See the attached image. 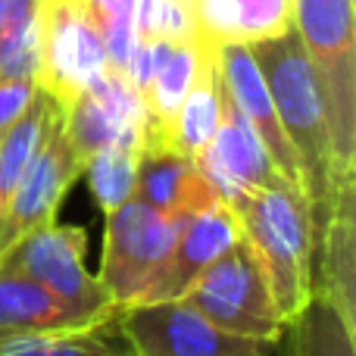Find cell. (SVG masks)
<instances>
[{
  "label": "cell",
  "instance_id": "cell-1",
  "mask_svg": "<svg viewBox=\"0 0 356 356\" xmlns=\"http://www.w3.org/2000/svg\"><path fill=\"white\" fill-rule=\"evenodd\" d=\"M247 47L263 72L275 116L294 147L297 163H300L303 197H307L309 219H313V238H319V232L332 216L338 181H334L332 138H328V119L319 85H316V72L309 66V56L294 25L282 35L250 41Z\"/></svg>",
  "mask_w": 356,
  "mask_h": 356
},
{
  "label": "cell",
  "instance_id": "cell-2",
  "mask_svg": "<svg viewBox=\"0 0 356 356\" xmlns=\"http://www.w3.org/2000/svg\"><path fill=\"white\" fill-rule=\"evenodd\" d=\"M228 209L238 219L241 238L263 266L282 322H291L313 294L316 238L307 197L294 184L282 181L247 191L228 203Z\"/></svg>",
  "mask_w": 356,
  "mask_h": 356
},
{
  "label": "cell",
  "instance_id": "cell-3",
  "mask_svg": "<svg viewBox=\"0 0 356 356\" xmlns=\"http://www.w3.org/2000/svg\"><path fill=\"white\" fill-rule=\"evenodd\" d=\"M291 25L316 72L332 138L334 181H356V41L353 0H291Z\"/></svg>",
  "mask_w": 356,
  "mask_h": 356
},
{
  "label": "cell",
  "instance_id": "cell-4",
  "mask_svg": "<svg viewBox=\"0 0 356 356\" xmlns=\"http://www.w3.org/2000/svg\"><path fill=\"white\" fill-rule=\"evenodd\" d=\"M181 219L141 200H125L104 216V257L97 278L119 309L147 303L172 253Z\"/></svg>",
  "mask_w": 356,
  "mask_h": 356
},
{
  "label": "cell",
  "instance_id": "cell-5",
  "mask_svg": "<svg viewBox=\"0 0 356 356\" xmlns=\"http://www.w3.org/2000/svg\"><path fill=\"white\" fill-rule=\"evenodd\" d=\"M85 241V228L54 219L6 247L0 253V269L35 282L85 319L104 322L116 316L119 307L104 291L97 272L88 269Z\"/></svg>",
  "mask_w": 356,
  "mask_h": 356
},
{
  "label": "cell",
  "instance_id": "cell-6",
  "mask_svg": "<svg viewBox=\"0 0 356 356\" xmlns=\"http://www.w3.org/2000/svg\"><path fill=\"white\" fill-rule=\"evenodd\" d=\"M184 300L200 316H207L216 328L238 334V338L278 344L284 332V322L275 309V300H272L266 272L244 238L234 241L191 284Z\"/></svg>",
  "mask_w": 356,
  "mask_h": 356
},
{
  "label": "cell",
  "instance_id": "cell-7",
  "mask_svg": "<svg viewBox=\"0 0 356 356\" xmlns=\"http://www.w3.org/2000/svg\"><path fill=\"white\" fill-rule=\"evenodd\" d=\"M106 72V47L91 0H41L38 85L66 110Z\"/></svg>",
  "mask_w": 356,
  "mask_h": 356
},
{
  "label": "cell",
  "instance_id": "cell-8",
  "mask_svg": "<svg viewBox=\"0 0 356 356\" xmlns=\"http://www.w3.org/2000/svg\"><path fill=\"white\" fill-rule=\"evenodd\" d=\"M119 325L135 356H257L278 344L247 341L216 328L184 297L119 309Z\"/></svg>",
  "mask_w": 356,
  "mask_h": 356
},
{
  "label": "cell",
  "instance_id": "cell-9",
  "mask_svg": "<svg viewBox=\"0 0 356 356\" xmlns=\"http://www.w3.org/2000/svg\"><path fill=\"white\" fill-rule=\"evenodd\" d=\"M63 131L81 160L106 147H144L147 106L122 72H106L63 110Z\"/></svg>",
  "mask_w": 356,
  "mask_h": 356
},
{
  "label": "cell",
  "instance_id": "cell-10",
  "mask_svg": "<svg viewBox=\"0 0 356 356\" xmlns=\"http://www.w3.org/2000/svg\"><path fill=\"white\" fill-rule=\"evenodd\" d=\"M81 169H85V160L69 144L60 116L6 203V213L0 219V253L29 232L56 219V209L75 184V178L81 175Z\"/></svg>",
  "mask_w": 356,
  "mask_h": 356
},
{
  "label": "cell",
  "instance_id": "cell-11",
  "mask_svg": "<svg viewBox=\"0 0 356 356\" xmlns=\"http://www.w3.org/2000/svg\"><path fill=\"white\" fill-rule=\"evenodd\" d=\"M219 97H222L219 129H216L213 141L197 154L194 163L200 169V175L207 178V184L213 188V194L228 207L247 191L272 188V184H282L284 178L275 169V163L269 160L263 141L250 129L244 113L238 110L232 94L225 91L222 79H219Z\"/></svg>",
  "mask_w": 356,
  "mask_h": 356
},
{
  "label": "cell",
  "instance_id": "cell-12",
  "mask_svg": "<svg viewBox=\"0 0 356 356\" xmlns=\"http://www.w3.org/2000/svg\"><path fill=\"white\" fill-rule=\"evenodd\" d=\"M216 69H219V79H222V85H225V91L232 94L238 110L244 113L250 129L257 131V138L263 141L266 154H269V160L275 163V169L282 172V178L288 184H294V188L303 194L300 163H297L294 147H291L288 135H284L282 122H278V116H275L269 88H266L257 60L250 56V47L241 41L219 44V47H216Z\"/></svg>",
  "mask_w": 356,
  "mask_h": 356
},
{
  "label": "cell",
  "instance_id": "cell-13",
  "mask_svg": "<svg viewBox=\"0 0 356 356\" xmlns=\"http://www.w3.org/2000/svg\"><path fill=\"white\" fill-rule=\"evenodd\" d=\"M238 238H241L238 219H234V213L222 200L184 216L181 228H178V238L172 244V253H169V259H166V269H163L156 288L150 291L147 303L184 297L191 284H194Z\"/></svg>",
  "mask_w": 356,
  "mask_h": 356
},
{
  "label": "cell",
  "instance_id": "cell-14",
  "mask_svg": "<svg viewBox=\"0 0 356 356\" xmlns=\"http://www.w3.org/2000/svg\"><path fill=\"white\" fill-rule=\"evenodd\" d=\"M313 291L356 328V181L341 184L313 247Z\"/></svg>",
  "mask_w": 356,
  "mask_h": 356
},
{
  "label": "cell",
  "instance_id": "cell-15",
  "mask_svg": "<svg viewBox=\"0 0 356 356\" xmlns=\"http://www.w3.org/2000/svg\"><path fill=\"white\" fill-rule=\"evenodd\" d=\"M131 197L175 219H184L219 200L191 156H181L178 150L156 141H144Z\"/></svg>",
  "mask_w": 356,
  "mask_h": 356
},
{
  "label": "cell",
  "instance_id": "cell-16",
  "mask_svg": "<svg viewBox=\"0 0 356 356\" xmlns=\"http://www.w3.org/2000/svg\"><path fill=\"white\" fill-rule=\"evenodd\" d=\"M97 322L85 319L72 307L50 297L44 288L22 275L0 269V344L25 334L66 332V328H88Z\"/></svg>",
  "mask_w": 356,
  "mask_h": 356
},
{
  "label": "cell",
  "instance_id": "cell-17",
  "mask_svg": "<svg viewBox=\"0 0 356 356\" xmlns=\"http://www.w3.org/2000/svg\"><path fill=\"white\" fill-rule=\"evenodd\" d=\"M197 29L216 47L282 35L291 29V0H200Z\"/></svg>",
  "mask_w": 356,
  "mask_h": 356
},
{
  "label": "cell",
  "instance_id": "cell-18",
  "mask_svg": "<svg viewBox=\"0 0 356 356\" xmlns=\"http://www.w3.org/2000/svg\"><path fill=\"white\" fill-rule=\"evenodd\" d=\"M219 119H222V97H219V69H216V50H213L207 56V63L200 66V72H197L188 97L178 106L172 125L163 135H144V141L166 144L181 156L197 160V154L213 141Z\"/></svg>",
  "mask_w": 356,
  "mask_h": 356
},
{
  "label": "cell",
  "instance_id": "cell-19",
  "mask_svg": "<svg viewBox=\"0 0 356 356\" xmlns=\"http://www.w3.org/2000/svg\"><path fill=\"white\" fill-rule=\"evenodd\" d=\"M213 50L216 44H209L203 35H197L194 41H181L169 47L166 60L156 66L154 79H150L147 91H144V106H147V131L144 135H163L172 125L178 106L188 97L197 72H200V66L207 63V56Z\"/></svg>",
  "mask_w": 356,
  "mask_h": 356
},
{
  "label": "cell",
  "instance_id": "cell-20",
  "mask_svg": "<svg viewBox=\"0 0 356 356\" xmlns=\"http://www.w3.org/2000/svg\"><path fill=\"white\" fill-rule=\"evenodd\" d=\"M60 116H63V106L56 104V97L47 94L44 88H38L29 110L0 135V219H3L6 203H10L16 184L22 181L29 163L35 160L47 131L54 129V122Z\"/></svg>",
  "mask_w": 356,
  "mask_h": 356
},
{
  "label": "cell",
  "instance_id": "cell-21",
  "mask_svg": "<svg viewBox=\"0 0 356 356\" xmlns=\"http://www.w3.org/2000/svg\"><path fill=\"white\" fill-rule=\"evenodd\" d=\"M282 356H356V328L322 294H309L300 313L284 322L278 338Z\"/></svg>",
  "mask_w": 356,
  "mask_h": 356
},
{
  "label": "cell",
  "instance_id": "cell-22",
  "mask_svg": "<svg viewBox=\"0 0 356 356\" xmlns=\"http://www.w3.org/2000/svg\"><path fill=\"white\" fill-rule=\"evenodd\" d=\"M0 356H135L119 325V313L88 328L25 334L0 344Z\"/></svg>",
  "mask_w": 356,
  "mask_h": 356
},
{
  "label": "cell",
  "instance_id": "cell-23",
  "mask_svg": "<svg viewBox=\"0 0 356 356\" xmlns=\"http://www.w3.org/2000/svg\"><path fill=\"white\" fill-rule=\"evenodd\" d=\"M138 156H141V147H106L85 160L81 175L88 178V188H91L97 207L104 209V216L119 209L125 200H131Z\"/></svg>",
  "mask_w": 356,
  "mask_h": 356
},
{
  "label": "cell",
  "instance_id": "cell-24",
  "mask_svg": "<svg viewBox=\"0 0 356 356\" xmlns=\"http://www.w3.org/2000/svg\"><path fill=\"white\" fill-rule=\"evenodd\" d=\"M135 31L138 41H194L200 35L197 10L184 0H138Z\"/></svg>",
  "mask_w": 356,
  "mask_h": 356
},
{
  "label": "cell",
  "instance_id": "cell-25",
  "mask_svg": "<svg viewBox=\"0 0 356 356\" xmlns=\"http://www.w3.org/2000/svg\"><path fill=\"white\" fill-rule=\"evenodd\" d=\"M38 88V81H0V135L29 110Z\"/></svg>",
  "mask_w": 356,
  "mask_h": 356
},
{
  "label": "cell",
  "instance_id": "cell-26",
  "mask_svg": "<svg viewBox=\"0 0 356 356\" xmlns=\"http://www.w3.org/2000/svg\"><path fill=\"white\" fill-rule=\"evenodd\" d=\"M91 10H94V16H97V25L135 22L138 0H91Z\"/></svg>",
  "mask_w": 356,
  "mask_h": 356
},
{
  "label": "cell",
  "instance_id": "cell-27",
  "mask_svg": "<svg viewBox=\"0 0 356 356\" xmlns=\"http://www.w3.org/2000/svg\"><path fill=\"white\" fill-rule=\"evenodd\" d=\"M184 3H188V6H194V10H197V3H200V0H184Z\"/></svg>",
  "mask_w": 356,
  "mask_h": 356
},
{
  "label": "cell",
  "instance_id": "cell-28",
  "mask_svg": "<svg viewBox=\"0 0 356 356\" xmlns=\"http://www.w3.org/2000/svg\"><path fill=\"white\" fill-rule=\"evenodd\" d=\"M278 353V350H275ZM275 353H257V356H275Z\"/></svg>",
  "mask_w": 356,
  "mask_h": 356
}]
</instances>
